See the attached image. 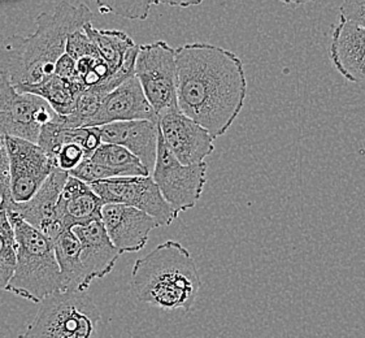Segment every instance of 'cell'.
<instances>
[{"label":"cell","instance_id":"d6986e66","mask_svg":"<svg viewBox=\"0 0 365 338\" xmlns=\"http://www.w3.org/2000/svg\"><path fill=\"white\" fill-rule=\"evenodd\" d=\"M58 116V115H56ZM68 143L80 145L85 151V158L88 159L102 145L101 130L98 126L91 128H66L56 121V118L51 123L42 126L37 145L43 150L48 158L53 162L55 155L58 150Z\"/></svg>","mask_w":365,"mask_h":338},{"label":"cell","instance_id":"ba28073f","mask_svg":"<svg viewBox=\"0 0 365 338\" xmlns=\"http://www.w3.org/2000/svg\"><path fill=\"white\" fill-rule=\"evenodd\" d=\"M88 186L102 200L103 206L116 203L133 207L151 216L159 227H169L178 217L151 176L112 178Z\"/></svg>","mask_w":365,"mask_h":338},{"label":"cell","instance_id":"603a6c76","mask_svg":"<svg viewBox=\"0 0 365 338\" xmlns=\"http://www.w3.org/2000/svg\"><path fill=\"white\" fill-rule=\"evenodd\" d=\"M88 159L106 169L110 180L121 177L150 176L146 167L140 163L137 156H134L126 148L117 145L102 143L101 148H98Z\"/></svg>","mask_w":365,"mask_h":338},{"label":"cell","instance_id":"6da1fadb","mask_svg":"<svg viewBox=\"0 0 365 338\" xmlns=\"http://www.w3.org/2000/svg\"><path fill=\"white\" fill-rule=\"evenodd\" d=\"M175 72L180 111L213 140L225 135L247 98V74L241 58L216 44L186 43L175 48Z\"/></svg>","mask_w":365,"mask_h":338},{"label":"cell","instance_id":"ac0fdd59","mask_svg":"<svg viewBox=\"0 0 365 338\" xmlns=\"http://www.w3.org/2000/svg\"><path fill=\"white\" fill-rule=\"evenodd\" d=\"M102 143L117 145L130 151L146 167L150 176L154 170L158 153V121H125L99 126Z\"/></svg>","mask_w":365,"mask_h":338},{"label":"cell","instance_id":"ffe728a7","mask_svg":"<svg viewBox=\"0 0 365 338\" xmlns=\"http://www.w3.org/2000/svg\"><path fill=\"white\" fill-rule=\"evenodd\" d=\"M15 88L20 93L33 94L43 99L58 116L72 115L77 107L78 98L85 90L80 81H66L58 78L55 74L37 85L19 86Z\"/></svg>","mask_w":365,"mask_h":338},{"label":"cell","instance_id":"e0dca14e","mask_svg":"<svg viewBox=\"0 0 365 338\" xmlns=\"http://www.w3.org/2000/svg\"><path fill=\"white\" fill-rule=\"evenodd\" d=\"M72 230L80 240L81 265L88 287L94 280L103 279L113 271L121 252L110 242L101 220L74 227Z\"/></svg>","mask_w":365,"mask_h":338},{"label":"cell","instance_id":"cb8c5ba5","mask_svg":"<svg viewBox=\"0 0 365 338\" xmlns=\"http://www.w3.org/2000/svg\"><path fill=\"white\" fill-rule=\"evenodd\" d=\"M16 265L15 235L6 211H0V290H6Z\"/></svg>","mask_w":365,"mask_h":338},{"label":"cell","instance_id":"f1b7e54d","mask_svg":"<svg viewBox=\"0 0 365 338\" xmlns=\"http://www.w3.org/2000/svg\"><path fill=\"white\" fill-rule=\"evenodd\" d=\"M339 20L352 22L365 29V0H349L339 7Z\"/></svg>","mask_w":365,"mask_h":338},{"label":"cell","instance_id":"5bb4252c","mask_svg":"<svg viewBox=\"0 0 365 338\" xmlns=\"http://www.w3.org/2000/svg\"><path fill=\"white\" fill-rule=\"evenodd\" d=\"M68 177V172L58 168L53 169L51 175L29 202L9 203V206L3 211L19 216L30 227L37 229L53 241L56 206Z\"/></svg>","mask_w":365,"mask_h":338},{"label":"cell","instance_id":"4316f807","mask_svg":"<svg viewBox=\"0 0 365 338\" xmlns=\"http://www.w3.org/2000/svg\"><path fill=\"white\" fill-rule=\"evenodd\" d=\"M0 198L1 210H6L11 203L9 191V156L7 150V135L0 130Z\"/></svg>","mask_w":365,"mask_h":338},{"label":"cell","instance_id":"83f0119b","mask_svg":"<svg viewBox=\"0 0 365 338\" xmlns=\"http://www.w3.org/2000/svg\"><path fill=\"white\" fill-rule=\"evenodd\" d=\"M85 158V151L82 150L80 145L76 143H68L60 148L58 154L53 158V164L55 167L64 172H71L76 167H78L81 163L83 162Z\"/></svg>","mask_w":365,"mask_h":338},{"label":"cell","instance_id":"7402d4cb","mask_svg":"<svg viewBox=\"0 0 365 338\" xmlns=\"http://www.w3.org/2000/svg\"><path fill=\"white\" fill-rule=\"evenodd\" d=\"M82 30L96 46L101 58L110 66L112 72L123 66L128 53L135 47L132 38L121 30L96 29L91 22L86 24Z\"/></svg>","mask_w":365,"mask_h":338},{"label":"cell","instance_id":"4fadbf2b","mask_svg":"<svg viewBox=\"0 0 365 338\" xmlns=\"http://www.w3.org/2000/svg\"><path fill=\"white\" fill-rule=\"evenodd\" d=\"M138 120L158 121V116L143 94L138 80L133 76L104 99L88 128Z\"/></svg>","mask_w":365,"mask_h":338},{"label":"cell","instance_id":"484cf974","mask_svg":"<svg viewBox=\"0 0 365 338\" xmlns=\"http://www.w3.org/2000/svg\"><path fill=\"white\" fill-rule=\"evenodd\" d=\"M66 53L76 61L82 58H86V56L99 55V52L96 51V46L91 43V41L88 39V36L82 29L74 31L68 37Z\"/></svg>","mask_w":365,"mask_h":338},{"label":"cell","instance_id":"2e32d148","mask_svg":"<svg viewBox=\"0 0 365 338\" xmlns=\"http://www.w3.org/2000/svg\"><path fill=\"white\" fill-rule=\"evenodd\" d=\"M102 207V200L88 184L68 177L56 206L55 238L64 230L101 220Z\"/></svg>","mask_w":365,"mask_h":338},{"label":"cell","instance_id":"d4e9b609","mask_svg":"<svg viewBox=\"0 0 365 338\" xmlns=\"http://www.w3.org/2000/svg\"><path fill=\"white\" fill-rule=\"evenodd\" d=\"M160 1H98L99 12L112 14L129 20H146L153 6H160Z\"/></svg>","mask_w":365,"mask_h":338},{"label":"cell","instance_id":"4dcf8cb0","mask_svg":"<svg viewBox=\"0 0 365 338\" xmlns=\"http://www.w3.org/2000/svg\"><path fill=\"white\" fill-rule=\"evenodd\" d=\"M0 211H1V198H0Z\"/></svg>","mask_w":365,"mask_h":338},{"label":"cell","instance_id":"52a82bcc","mask_svg":"<svg viewBox=\"0 0 365 338\" xmlns=\"http://www.w3.org/2000/svg\"><path fill=\"white\" fill-rule=\"evenodd\" d=\"M207 163L182 165L165 146L160 132L151 177L177 215L197 206L207 183Z\"/></svg>","mask_w":365,"mask_h":338},{"label":"cell","instance_id":"f546056e","mask_svg":"<svg viewBox=\"0 0 365 338\" xmlns=\"http://www.w3.org/2000/svg\"><path fill=\"white\" fill-rule=\"evenodd\" d=\"M53 74L58 77V78H63L66 81H80V77L77 73V66H76V60L72 59L69 55L64 53L60 59L58 60L56 66H55V71ZM81 82V81H80Z\"/></svg>","mask_w":365,"mask_h":338},{"label":"cell","instance_id":"5b68a950","mask_svg":"<svg viewBox=\"0 0 365 338\" xmlns=\"http://www.w3.org/2000/svg\"><path fill=\"white\" fill-rule=\"evenodd\" d=\"M33 322L19 338H94L101 311L86 292H63L39 303Z\"/></svg>","mask_w":365,"mask_h":338},{"label":"cell","instance_id":"3957f363","mask_svg":"<svg viewBox=\"0 0 365 338\" xmlns=\"http://www.w3.org/2000/svg\"><path fill=\"white\" fill-rule=\"evenodd\" d=\"M130 285L137 301L168 312H189L202 281L190 251L169 240L134 263Z\"/></svg>","mask_w":365,"mask_h":338},{"label":"cell","instance_id":"8992f818","mask_svg":"<svg viewBox=\"0 0 365 338\" xmlns=\"http://www.w3.org/2000/svg\"><path fill=\"white\" fill-rule=\"evenodd\" d=\"M175 50L164 41L138 46L134 77L159 118L177 106Z\"/></svg>","mask_w":365,"mask_h":338},{"label":"cell","instance_id":"7a4b0ae2","mask_svg":"<svg viewBox=\"0 0 365 338\" xmlns=\"http://www.w3.org/2000/svg\"><path fill=\"white\" fill-rule=\"evenodd\" d=\"M93 20L86 4L58 3L37 17V29L28 37L12 36L0 47V77L12 86L37 85L53 76L66 53V39Z\"/></svg>","mask_w":365,"mask_h":338},{"label":"cell","instance_id":"44dd1931","mask_svg":"<svg viewBox=\"0 0 365 338\" xmlns=\"http://www.w3.org/2000/svg\"><path fill=\"white\" fill-rule=\"evenodd\" d=\"M64 292H86L85 273L81 265V243L73 230H64L53 240Z\"/></svg>","mask_w":365,"mask_h":338},{"label":"cell","instance_id":"30bf717a","mask_svg":"<svg viewBox=\"0 0 365 338\" xmlns=\"http://www.w3.org/2000/svg\"><path fill=\"white\" fill-rule=\"evenodd\" d=\"M11 203H26L56 168L37 143L7 137Z\"/></svg>","mask_w":365,"mask_h":338},{"label":"cell","instance_id":"9a60e30c","mask_svg":"<svg viewBox=\"0 0 365 338\" xmlns=\"http://www.w3.org/2000/svg\"><path fill=\"white\" fill-rule=\"evenodd\" d=\"M329 58L347 81L365 83L364 28L339 20L331 34Z\"/></svg>","mask_w":365,"mask_h":338},{"label":"cell","instance_id":"277c9868","mask_svg":"<svg viewBox=\"0 0 365 338\" xmlns=\"http://www.w3.org/2000/svg\"><path fill=\"white\" fill-rule=\"evenodd\" d=\"M7 216L15 235L16 265L6 290L33 303L63 293L53 241L14 213Z\"/></svg>","mask_w":365,"mask_h":338},{"label":"cell","instance_id":"9c48e42d","mask_svg":"<svg viewBox=\"0 0 365 338\" xmlns=\"http://www.w3.org/2000/svg\"><path fill=\"white\" fill-rule=\"evenodd\" d=\"M55 118L56 113L43 99L20 93L0 77V130L7 137L37 143L42 126Z\"/></svg>","mask_w":365,"mask_h":338},{"label":"cell","instance_id":"7c38bea8","mask_svg":"<svg viewBox=\"0 0 365 338\" xmlns=\"http://www.w3.org/2000/svg\"><path fill=\"white\" fill-rule=\"evenodd\" d=\"M101 221L110 242L121 252L143 250L150 233L158 228V222L145 212L133 207L110 203L101 211Z\"/></svg>","mask_w":365,"mask_h":338},{"label":"cell","instance_id":"8fae6325","mask_svg":"<svg viewBox=\"0 0 365 338\" xmlns=\"http://www.w3.org/2000/svg\"><path fill=\"white\" fill-rule=\"evenodd\" d=\"M158 124L165 146L182 165L205 163L215 151L211 134L185 116L178 107L161 113Z\"/></svg>","mask_w":365,"mask_h":338}]
</instances>
